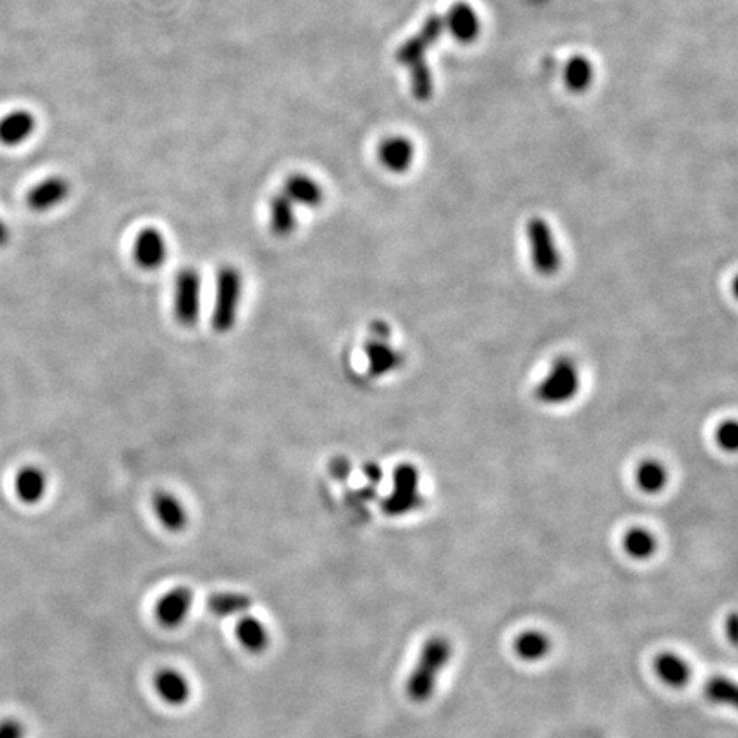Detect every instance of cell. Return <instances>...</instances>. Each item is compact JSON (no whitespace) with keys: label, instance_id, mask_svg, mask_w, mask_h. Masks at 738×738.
<instances>
[{"label":"cell","instance_id":"obj_2","mask_svg":"<svg viewBox=\"0 0 738 738\" xmlns=\"http://www.w3.org/2000/svg\"><path fill=\"white\" fill-rule=\"evenodd\" d=\"M245 294L243 272L236 266L226 264L216 272L214 303L210 313V327L216 334L226 336L234 330Z\"/></svg>","mask_w":738,"mask_h":738},{"label":"cell","instance_id":"obj_31","mask_svg":"<svg viewBox=\"0 0 738 738\" xmlns=\"http://www.w3.org/2000/svg\"><path fill=\"white\" fill-rule=\"evenodd\" d=\"M371 336H373L371 338H377V340H390L392 330L388 323H385L383 320H377L371 323Z\"/></svg>","mask_w":738,"mask_h":738},{"label":"cell","instance_id":"obj_4","mask_svg":"<svg viewBox=\"0 0 738 738\" xmlns=\"http://www.w3.org/2000/svg\"><path fill=\"white\" fill-rule=\"evenodd\" d=\"M582 388V373L575 359L562 356L549 368L536 390L538 401L547 405H562L576 399Z\"/></svg>","mask_w":738,"mask_h":738},{"label":"cell","instance_id":"obj_19","mask_svg":"<svg viewBox=\"0 0 738 738\" xmlns=\"http://www.w3.org/2000/svg\"><path fill=\"white\" fill-rule=\"evenodd\" d=\"M48 479L46 473L38 467H24L16 475V494L24 504H36L46 494Z\"/></svg>","mask_w":738,"mask_h":738},{"label":"cell","instance_id":"obj_28","mask_svg":"<svg viewBox=\"0 0 738 738\" xmlns=\"http://www.w3.org/2000/svg\"><path fill=\"white\" fill-rule=\"evenodd\" d=\"M716 441L725 451H735L738 445V425L735 421H725L716 429Z\"/></svg>","mask_w":738,"mask_h":738},{"label":"cell","instance_id":"obj_12","mask_svg":"<svg viewBox=\"0 0 738 738\" xmlns=\"http://www.w3.org/2000/svg\"><path fill=\"white\" fill-rule=\"evenodd\" d=\"M153 508L159 523L168 532H181L188 525V513L185 504L171 492H156L153 497Z\"/></svg>","mask_w":738,"mask_h":738},{"label":"cell","instance_id":"obj_5","mask_svg":"<svg viewBox=\"0 0 738 738\" xmlns=\"http://www.w3.org/2000/svg\"><path fill=\"white\" fill-rule=\"evenodd\" d=\"M173 316L177 323L192 329L202 316V277L195 267H183L173 279Z\"/></svg>","mask_w":738,"mask_h":738},{"label":"cell","instance_id":"obj_27","mask_svg":"<svg viewBox=\"0 0 738 738\" xmlns=\"http://www.w3.org/2000/svg\"><path fill=\"white\" fill-rule=\"evenodd\" d=\"M704 693H706V697L715 704H726V706L737 704V686L734 680L726 677H715L708 680Z\"/></svg>","mask_w":738,"mask_h":738},{"label":"cell","instance_id":"obj_20","mask_svg":"<svg viewBox=\"0 0 738 738\" xmlns=\"http://www.w3.org/2000/svg\"><path fill=\"white\" fill-rule=\"evenodd\" d=\"M656 675L671 687H684L691 678V667L675 653H662L655 660Z\"/></svg>","mask_w":738,"mask_h":738},{"label":"cell","instance_id":"obj_30","mask_svg":"<svg viewBox=\"0 0 738 738\" xmlns=\"http://www.w3.org/2000/svg\"><path fill=\"white\" fill-rule=\"evenodd\" d=\"M351 462L347 460V458H344V456H337L334 458L332 462H330V473L338 479V480H344V479H347L349 475H351Z\"/></svg>","mask_w":738,"mask_h":738},{"label":"cell","instance_id":"obj_25","mask_svg":"<svg viewBox=\"0 0 738 738\" xmlns=\"http://www.w3.org/2000/svg\"><path fill=\"white\" fill-rule=\"evenodd\" d=\"M623 547L627 554L634 559H648L656 551V538L647 528L634 527L627 530L623 538Z\"/></svg>","mask_w":738,"mask_h":738},{"label":"cell","instance_id":"obj_17","mask_svg":"<svg viewBox=\"0 0 738 738\" xmlns=\"http://www.w3.org/2000/svg\"><path fill=\"white\" fill-rule=\"evenodd\" d=\"M380 163L392 173H403L412 166L414 146L403 137H390L378 147Z\"/></svg>","mask_w":738,"mask_h":738},{"label":"cell","instance_id":"obj_26","mask_svg":"<svg viewBox=\"0 0 738 738\" xmlns=\"http://www.w3.org/2000/svg\"><path fill=\"white\" fill-rule=\"evenodd\" d=\"M591 79H593V67L590 60H586L584 57H575L569 60V64L564 70V81L569 90L576 91V92L584 91L590 88Z\"/></svg>","mask_w":738,"mask_h":738},{"label":"cell","instance_id":"obj_14","mask_svg":"<svg viewBox=\"0 0 738 738\" xmlns=\"http://www.w3.org/2000/svg\"><path fill=\"white\" fill-rule=\"evenodd\" d=\"M364 356L368 361L369 373L377 378L390 375L402 362V354L395 347H392V344L388 340L371 338L364 345Z\"/></svg>","mask_w":738,"mask_h":738},{"label":"cell","instance_id":"obj_1","mask_svg":"<svg viewBox=\"0 0 738 738\" xmlns=\"http://www.w3.org/2000/svg\"><path fill=\"white\" fill-rule=\"evenodd\" d=\"M445 29V16H429L421 31L410 40H407L395 53L397 62L409 68L410 88L419 101H427L432 94V77L425 57L429 48L438 42Z\"/></svg>","mask_w":738,"mask_h":738},{"label":"cell","instance_id":"obj_15","mask_svg":"<svg viewBox=\"0 0 738 738\" xmlns=\"http://www.w3.org/2000/svg\"><path fill=\"white\" fill-rule=\"evenodd\" d=\"M269 227L275 238L282 240L292 236L298 227L296 205L284 195V192H277L270 197Z\"/></svg>","mask_w":738,"mask_h":738},{"label":"cell","instance_id":"obj_8","mask_svg":"<svg viewBox=\"0 0 738 738\" xmlns=\"http://www.w3.org/2000/svg\"><path fill=\"white\" fill-rule=\"evenodd\" d=\"M168 255H170V248H168L166 236L163 234L161 229H157L155 226H147V227H142L135 234L134 243H132V258L139 269L146 270V272L161 269L166 264Z\"/></svg>","mask_w":738,"mask_h":738},{"label":"cell","instance_id":"obj_11","mask_svg":"<svg viewBox=\"0 0 738 738\" xmlns=\"http://www.w3.org/2000/svg\"><path fill=\"white\" fill-rule=\"evenodd\" d=\"M284 195L298 207H306V209H318L323 201H325V192L321 188V185L312 179L310 175L305 173H292L290 175L282 190Z\"/></svg>","mask_w":738,"mask_h":738},{"label":"cell","instance_id":"obj_29","mask_svg":"<svg viewBox=\"0 0 738 738\" xmlns=\"http://www.w3.org/2000/svg\"><path fill=\"white\" fill-rule=\"evenodd\" d=\"M0 738H24V725L16 718L0 721Z\"/></svg>","mask_w":738,"mask_h":738},{"label":"cell","instance_id":"obj_23","mask_svg":"<svg viewBox=\"0 0 738 738\" xmlns=\"http://www.w3.org/2000/svg\"><path fill=\"white\" fill-rule=\"evenodd\" d=\"M513 648L518 658L525 662H537L549 653L551 639L544 632L527 631L516 638Z\"/></svg>","mask_w":738,"mask_h":738},{"label":"cell","instance_id":"obj_32","mask_svg":"<svg viewBox=\"0 0 738 738\" xmlns=\"http://www.w3.org/2000/svg\"><path fill=\"white\" fill-rule=\"evenodd\" d=\"M362 472H364V477L371 482V484H378L380 482L381 475H383V472H381L380 467H378V464H364V467H362Z\"/></svg>","mask_w":738,"mask_h":738},{"label":"cell","instance_id":"obj_9","mask_svg":"<svg viewBox=\"0 0 738 738\" xmlns=\"http://www.w3.org/2000/svg\"><path fill=\"white\" fill-rule=\"evenodd\" d=\"M70 195V183L64 177H48L35 185L28 195L26 203L35 212H48L66 202Z\"/></svg>","mask_w":738,"mask_h":738},{"label":"cell","instance_id":"obj_33","mask_svg":"<svg viewBox=\"0 0 738 738\" xmlns=\"http://www.w3.org/2000/svg\"><path fill=\"white\" fill-rule=\"evenodd\" d=\"M726 634H728L730 643H732V645H735V643H737V615H735V614H730V617H728V623H726Z\"/></svg>","mask_w":738,"mask_h":738},{"label":"cell","instance_id":"obj_22","mask_svg":"<svg viewBox=\"0 0 738 738\" xmlns=\"http://www.w3.org/2000/svg\"><path fill=\"white\" fill-rule=\"evenodd\" d=\"M638 488L647 494H658L669 484V470L658 460H643L634 473Z\"/></svg>","mask_w":738,"mask_h":738},{"label":"cell","instance_id":"obj_10","mask_svg":"<svg viewBox=\"0 0 738 738\" xmlns=\"http://www.w3.org/2000/svg\"><path fill=\"white\" fill-rule=\"evenodd\" d=\"M194 593L188 586H177L168 591L156 605V617L159 624L168 629L179 627L192 607Z\"/></svg>","mask_w":738,"mask_h":738},{"label":"cell","instance_id":"obj_24","mask_svg":"<svg viewBox=\"0 0 738 738\" xmlns=\"http://www.w3.org/2000/svg\"><path fill=\"white\" fill-rule=\"evenodd\" d=\"M251 607V599L245 593H216L209 599V610L218 617H231L238 614H245Z\"/></svg>","mask_w":738,"mask_h":738},{"label":"cell","instance_id":"obj_13","mask_svg":"<svg viewBox=\"0 0 738 738\" xmlns=\"http://www.w3.org/2000/svg\"><path fill=\"white\" fill-rule=\"evenodd\" d=\"M36 129V118L31 112L16 110L0 118V144L7 147L21 146Z\"/></svg>","mask_w":738,"mask_h":738},{"label":"cell","instance_id":"obj_18","mask_svg":"<svg viewBox=\"0 0 738 738\" xmlns=\"http://www.w3.org/2000/svg\"><path fill=\"white\" fill-rule=\"evenodd\" d=\"M155 687L159 697L171 706H181L190 699V684L185 678V675L175 669H163L157 671Z\"/></svg>","mask_w":738,"mask_h":738},{"label":"cell","instance_id":"obj_3","mask_svg":"<svg viewBox=\"0 0 738 738\" xmlns=\"http://www.w3.org/2000/svg\"><path fill=\"white\" fill-rule=\"evenodd\" d=\"M451 656V645L447 638L432 636L425 643L419 653V660L412 673L407 678L405 691L407 695L416 702H425L434 693L436 678L447 667Z\"/></svg>","mask_w":738,"mask_h":738},{"label":"cell","instance_id":"obj_34","mask_svg":"<svg viewBox=\"0 0 738 738\" xmlns=\"http://www.w3.org/2000/svg\"><path fill=\"white\" fill-rule=\"evenodd\" d=\"M9 240H11V231H9V227H7V224L4 223L2 219H0V248H4V246L9 243Z\"/></svg>","mask_w":738,"mask_h":738},{"label":"cell","instance_id":"obj_21","mask_svg":"<svg viewBox=\"0 0 738 738\" xmlns=\"http://www.w3.org/2000/svg\"><path fill=\"white\" fill-rule=\"evenodd\" d=\"M236 638L250 653H262L269 647V631L262 621L245 615L236 626Z\"/></svg>","mask_w":738,"mask_h":738},{"label":"cell","instance_id":"obj_16","mask_svg":"<svg viewBox=\"0 0 738 738\" xmlns=\"http://www.w3.org/2000/svg\"><path fill=\"white\" fill-rule=\"evenodd\" d=\"M445 24L449 33L462 44H472L480 33V20L467 4H456L448 11Z\"/></svg>","mask_w":738,"mask_h":738},{"label":"cell","instance_id":"obj_6","mask_svg":"<svg viewBox=\"0 0 738 738\" xmlns=\"http://www.w3.org/2000/svg\"><path fill=\"white\" fill-rule=\"evenodd\" d=\"M419 484V470L412 464H401L393 470V486L383 501V512L390 516H402L414 512L423 501Z\"/></svg>","mask_w":738,"mask_h":738},{"label":"cell","instance_id":"obj_7","mask_svg":"<svg viewBox=\"0 0 738 738\" xmlns=\"http://www.w3.org/2000/svg\"><path fill=\"white\" fill-rule=\"evenodd\" d=\"M527 240L532 266L542 275H554L562 266V257L554 240L552 227L542 218H534L527 226Z\"/></svg>","mask_w":738,"mask_h":738}]
</instances>
